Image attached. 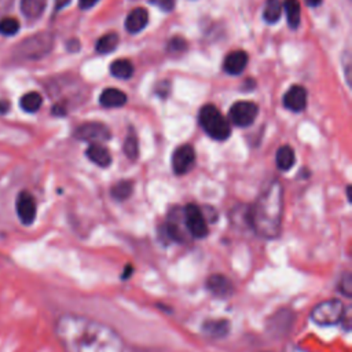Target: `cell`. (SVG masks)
I'll use <instances>...</instances> for the list:
<instances>
[{
    "label": "cell",
    "mask_w": 352,
    "mask_h": 352,
    "mask_svg": "<svg viewBox=\"0 0 352 352\" xmlns=\"http://www.w3.org/2000/svg\"><path fill=\"white\" fill-rule=\"evenodd\" d=\"M55 336L63 352H124L122 337L111 326L96 319L63 314L55 322Z\"/></svg>",
    "instance_id": "obj_1"
},
{
    "label": "cell",
    "mask_w": 352,
    "mask_h": 352,
    "mask_svg": "<svg viewBox=\"0 0 352 352\" xmlns=\"http://www.w3.org/2000/svg\"><path fill=\"white\" fill-rule=\"evenodd\" d=\"M283 217V188L272 180L257 197L246 213L252 230L261 238L274 239L280 234Z\"/></svg>",
    "instance_id": "obj_2"
},
{
    "label": "cell",
    "mask_w": 352,
    "mask_h": 352,
    "mask_svg": "<svg viewBox=\"0 0 352 352\" xmlns=\"http://www.w3.org/2000/svg\"><path fill=\"white\" fill-rule=\"evenodd\" d=\"M54 45V36L48 32L33 34L14 47V56L23 60H37L45 56Z\"/></svg>",
    "instance_id": "obj_3"
},
{
    "label": "cell",
    "mask_w": 352,
    "mask_h": 352,
    "mask_svg": "<svg viewBox=\"0 0 352 352\" xmlns=\"http://www.w3.org/2000/svg\"><path fill=\"white\" fill-rule=\"evenodd\" d=\"M202 129L214 140H226L231 135L228 120L213 104H205L198 114Z\"/></svg>",
    "instance_id": "obj_4"
},
{
    "label": "cell",
    "mask_w": 352,
    "mask_h": 352,
    "mask_svg": "<svg viewBox=\"0 0 352 352\" xmlns=\"http://www.w3.org/2000/svg\"><path fill=\"white\" fill-rule=\"evenodd\" d=\"M346 311L348 309L341 300H324L312 308L311 319L319 326H334L342 322Z\"/></svg>",
    "instance_id": "obj_5"
},
{
    "label": "cell",
    "mask_w": 352,
    "mask_h": 352,
    "mask_svg": "<svg viewBox=\"0 0 352 352\" xmlns=\"http://www.w3.org/2000/svg\"><path fill=\"white\" fill-rule=\"evenodd\" d=\"M182 214H183L186 230L191 238L202 239L208 236L209 228H208L206 217L195 204H187L183 208Z\"/></svg>",
    "instance_id": "obj_6"
},
{
    "label": "cell",
    "mask_w": 352,
    "mask_h": 352,
    "mask_svg": "<svg viewBox=\"0 0 352 352\" xmlns=\"http://www.w3.org/2000/svg\"><path fill=\"white\" fill-rule=\"evenodd\" d=\"M74 138L78 140H82V142H88L89 144H92V143L100 144L102 142H107L111 139V132L104 124L96 122V121H89V122H84L76 128Z\"/></svg>",
    "instance_id": "obj_7"
},
{
    "label": "cell",
    "mask_w": 352,
    "mask_h": 352,
    "mask_svg": "<svg viewBox=\"0 0 352 352\" xmlns=\"http://www.w3.org/2000/svg\"><path fill=\"white\" fill-rule=\"evenodd\" d=\"M258 114V107L250 100H238L228 110L230 121L236 126H249L254 122Z\"/></svg>",
    "instance_id": "obj_8"
},
{
    "label": "cell",
    "mask_w": 352,
    "mask_h": 352,
    "mask_svg": "<svg viewBox=\"0 0 352 352\" xmlns=\"http://www.w3.org/2000/svg\"><path fill=\"white\" fill-rule=\"evenodd\" d=\"M195 162V151L191 144L179 146L172 154V169L176 175L187 173Z\"/></svg>",
    "instance_id": "obj_9"
},
{
    "label": "cell",
    "mask_w": 352,
    "mask_h": 352,
    "mask_svg": "<svg viewBox=\"0 0 352 352\" xmlns=\"http://www.w3.org/2000/svg\"><path fill=\"white\" fill-rule=\"evenodd\" d=\"M15 208H16V214H18L21 223L29 226L34 221L36 213H37V205H36L34 197L30 192H28V191L19 192V195L16 198Z\"/></svg>",
    "instance_id": "obj_10"
},
{
    "label": "cell",
    "mask_w": 352,
    "mask_h": 352,
    "mask_svg": "<svg viewBox=\"0 0 352 352\" xmlns=\"http://www.w3.org/2000/svg\"><path fill=\"white\" fill-rule=\"evenodd\" d=\"M205 285H206L208 292H210V294H213L216 297L227 298L234 294V283L231 282L230 278H227L223 274L209 275Z\"/></svg>",
    "instance_id": "obj_11"
},
{
    "label": "cell",
    "mask_w": 352,
    "mask_h": 352,
    "mask_svg": "<svg viewBox=\"0 0 352 352\" xmlns=\"http://www.w3.org/2000/svg\"><path fill=\"white\" fill-rule=\"evenodd\" d=\"M164 232L166 238H169L173 242H180L186 243L188 241V232L186 230L184 221H183V214H173L169 216L168 221L164 224Z\"/></svg>",
    "instance_id": "obj_12"
},
{
    "label": "cell",
    "mask_w": 352,
    "mask_h": 352,
    "mask_svg": "<svg viewBox=\"0 0 352 352\" xmlns=\"http://www.w3.org/2000/svg\"><path fill=\"white\" fill-rule=\"evenodd\" d=\"M283 106L294 113L302 111L307 106V91L301 85L290 87L283 95Z\"/></svg>",
    "instance_id": "obj_13"
},
{
    "label": "cell",
    "mask_w": 352,
    "mask_h": 352,
    "mask_svg": "<svg viewBox=\"0 0 352 352\" xmlns=\"http://www.w3.org/2000/svg\"><path fill=\"white\" fill-rule=\"evenodd\" d=\"M202 333L208 338H224L230 333V322L226 319H208L202 323Z\"/></svg>",
    "instance_id": "obj_14"
},
{
    "label": "cell",
    "mask_w": 352,
    "mask_h": 352,
    "mask_svg": "<svg viewBox=\"0 0 352 352\" xmlns=\"http://www.w3.org/2000/svg\"><path fill=\"white\" fill-rule=\"evenodd\" d=\"M246 65H248V54L242 50H238V51L230 52L226 56L223 67L228 74L236 76V74H241L245 70Z\"/></svg>",
    "instance_id": "obj_15"
},
{
    "label": "cell",
    "mask_w": 352,
    "mask_h": 352,
    "mask_svg": "<svg viewBox=\"0 0 352 352\" xmlns=\"http://www.w3.org/2000/svg\"><path fill=\"white\" fill-rule=\"evenodd\" d=\"M147 22H148L147 10L138 7L128 14V16L125 19V29L129 33H139L146 28Z\"/></svg>",
    "instance_id": "obj_16"
},
{
    "label": "cell",
    "mask_w": 352,
    "mask_h": 352,
    "mask_svg": "<svg viewBox=\"0 0 352 352\" xmlns=\"http://www.w3.org/2000/svg\"><path fill=\"white\" fill-rule=\"evenodd\" d=\"M99 103L103 107H121L126 103V95L117 88H106L99 96Z\"/></svg>",
    "instance_id": "obj_17"
},
{
    "label": "cell",
    "mask_w": 352,
    "mask_h": 352,
    "mask_svg": "<svg viewBox=\"0 0 352 352\" xmlns=\"http://www.w3.org/2000/svg\"><path fill=\"white\" fill-rule=\"evenodd\" d=\"M85 154L98 166L106 168V166H109L111 164V155L107 151V148L104 146H102V144H98V143L89 144L87 151H85Z\"/></svg>",
    "instance_id": "obj_18"
},
{
    "label": "cell",
    "mask_w": 352,
    "mask_h": 352,
    "mask_svg": "<svg viewBox=\"0 0 352 352\" xmlns=\"http://www.w3.org/2000/svg\"><path fill=\"white\" fill-rule=\"evenodd\" d=\"M47 6V0H21V11L26 18H38Z\"/></svg>",
    "instance_id": "obj_19"
},
{
    "label": "cell",
    "mask_w": 352,
    "mask_h": 352,
    "mask_svg": "<svg viewBox=\"0 0 352 352\" xmlns=\"http://www.w3.org/2000/svg\"><path fill=\"white\" fill-rule=\"evenodd\" d=\"M110 73L116 78L128 80L133 76V65L128 59H116L110 65Z\"/></svg>",
    "instance_id": "obj_20"
},
{
    "label": "cell",
    "mask_w": 352,
    "mask_h": 352,
    "mask_svg": "<svg viewBox=\"0 0 352 352\" xmlns=\"http://www.w3.org/2000/svg\"><path fill=\"white\" fill-rule=\"evenodd\" d=\"M275 161H276V165L279 169L289 170L296 162V155H294L293 148L290 146H280L276 151Z\"/></svg>",
    "instance_id": "obj_21"
},
{
    "label": "cell",
    "mask_w": 352,
    "mask_h": 352,
    "mask_svg": "<svg viewBox=\"0 0 352 352\" xmlns=\"http://www.w3.org/2000/svg\"><path fill=\"white\" fill-rule=\"evenodd\" d=\"M118 41H120V38H118L117 33H114V32L106 33L98 38V41L95 44V50L99 54H110L117 48Z\"/></svg>",
    "instance_id": "obj_22"
},
{
    "label": "cell",
    "mask_w": 352,
    "mask_h": 352,
    "mask_svg": "<svg viewBox=\"0 0 352 352\" xmlns=\"http://www.w3.org/2000/svg\"><path fill=\"white\" fill-rule=\"evenodd\" d=\"M282 6L285 7L289 26L293 29L298 28L300 19H301V8H300L298 0H285Z\"/></svg>",
    "instance_id": "obj_23"
},
{
    "label": "cell",
    "mask_w": 352,
    "mask_h": 352,
    "mask_svg": "<svg viewBox=\"0 0 352 352\" xmlns=\"http://www.w3.org/2000/svg\"><path fill=\"white\" fill-rule=\"evenodd\" d=\"M41 103H43V98L36 91L25 94L19 100L22 110H25L26 113H36L41 107Z\"/></svg>",
    "instance_id": "obj_24"
},
{
    "label": "cell",
    "mask_w": 352,
    "mask_h": 352,
    "mask_svg": "<svg viewBox=\"0 0 352 352\" xmlns=\"http://www.w3.org/2000/svg\"><path fill=\"white\" fill-rule=\"evenodd\" d=\"M282 12V3L280 0H267L263 11V18L268 23H275L279 21Z\"/></svg>",
    "instance_id": "obj_25"
},
{
    "label": "cell",
    "mask_w": 352,
    "mask_h": 352,
    "mask_svg": "<svg viewBox=\"0 0 352 352\" xmlns=\"http://www.w3.org/2000/svg\"><path fill=\"white\" fill-rule=\"evenodd\" d=\"M124 153L126 154V157L132 161H135L139 155V143H138V136L135 133V131L131 128L126 139L124 142Z\"/></svg>",
    "instance_id": "obj_26"
},
{
    "label": "cell",
    "mask_w": 352,
    "mask_h": 352,
    "mask_svg": "<svg viewBox=\"0 0 352 352\" xmlns=\"http://www.w3.org/2000/svg\"><path fill=\"white\" fill-rule=\"evenodd\" d=\"M132 188H133V184L129 180H120L118 183H116L111 187L110 194H111V197L114 199L124 201V199H126L132 194Z\"/></svg>",
    "instance_id": "obj_27"
},
{
    "label": "cell",
    "mask_w": 352,
    "mask_h": 352,
    "mask_svg": "<svg viewBox=\"0 0 352 352\" xmlns=\"http://www.w3.org/2000/svg\"><path fill=\"white\" fill-rule=\"evenodd\" d=\"M19 30V22L15 18L4 16L0 19V34L3 36H14Z\"/></svg>",
    "instance_id": "obj_28"
},
{
    "label": "cell",
    "mask_w": 352,
    "mask_h": 352,
    "mask_svg": "<svg viewBox=\"0 0 352 352\" xmlns=\"http://www.w3.org/2000/svg\"><path fill=\"white\" fill-rule=\"evenodd\" d=\"M337 286H338L337 289H338V292L341 294H344L345 297L351 298L352 297V275H351V272L342 274Z\"/></svg>",
    "instance_id": "obj_29"
},
{
    "label": "cell",
    "mask_w": 352,
    "mask_h": 352,
    "mask_svg": "<svg viewBox=\"0 0 352 352\" xmlns=\"http://www.w3.org/2000/svg\"><path fill=\"white\" fill-rule=\"evenodd\" d=\"M187 47V43L182 38V37H173L169 44H168V50L177 52V51H184V48Z\"/></svg>",
    "instance_id": "obj_30"
},
{
    "label": "cell",
    "mask_w": 352,
    "mask_h": 352,
    "mask_svg": "<svg viewBox=\"0 0 352 352\" xmlns=\"http://www.w3.org/2000/svg\"><path fill=\"white\" fill-rule=\"evenodd\" d=\"M151 4L157 6L162 11H170L175 7V0H148Z\"/></svg>",
    "instance_id": "obj_31"
},
{
    "label": "cell",
    "mask_w": 352,
    "mask_h": 352,
    "mask_svg": "<svg viewBox=\"0 0 352 352\" xmlns=\"http://www.w3.org/2000/svg\"><path fill=\"white\" fill-rule=\"evenodd\" d=\"M283 352H309V351L301 348L300 345H296V344H293V342H289V344L285 345Z\"/></svg>",
    "instance_id": "obj_32"
},
{
    "label": "cell",
    "mask_w": 352,
    "mask_h": 352,
    "mask_svg": "<svg viewBox=\"0 0 352 352\" xmlns=\"http://www.w3.org/2000/svg\"><path fill=\"white\" fill-rule=\"evenodd\" d=\"M14 0H0V14H4L11 10Z\"/></svg>",
    "instance_id": "obj_33"
},
{
    "label": "cell",
    "mask_w": 352,
    "mask_h": 352,
    "mask_svg": "<svg viewBox=\"0 0 352 352\" xmlns=\"http://www.w3.org/2000/svg\"><path fill=\"white\" fill-rule=\"evenodd\" d=\"M98 1H99V0H78V6H80V8H82V10H88V8L94 7Z\"/></svg>",
    "instance_id": "obj_34"
},
{
    "label": "cell",
    "mask_w": 352,
    "mask_h": 352,
    "mask_svg": "<svg viewBox=\"0 0 352 352\" xmlns=\"http://www.w3.org/2000/svg\"><path fill=\"white\" fill-rule=\"evenodd\" d=\"M10 110V102L1 99L0 100V114H6Z\"/></svg>",
    "instance_id": "obj_35"
},
{
    "label": "cell",
    "mask_w": 352,
    "mask_h": 352,
    "mask_svg": "<svg viewBox=\"0 0 352 352\" xmlns=\"http://www.w3.org/2000/svg\"><path fill=\"white\" fill-rule=\"evenodd\" d=\"M132 272H133V268H132V265H126L125 267V271L122 272V279H126V278H129L131 275H132Z\"/></svg>",
    "instance_id": "obj_36"
},
{
    "label": "cell",
    "mask_w": 352,
    "mask_h": 352,
    "mask_svg": "<svg viewBox=\"0 0 352 352\" xmlns=\"http://www.w3.org/2000/svg\"><path fill=\"white\" fill-rule=\"evenodd\" d=\"M69 3H70V0H55V7H56V10H60V8L66 7Z\"/></svg>",
    "instance_id": "obj_37"
},
{
    "label": "cell",
    "mask_w": 352,
    "mask_h": 352,
    "mask_svg": "<svg viewBox=\"0 0 352 352\" xmlns=\"http://www.w3.org/2000/svg\"><path fill=\"white\" fill-rule=\"evenodd\" d=\"M308 6H311V7H316V6H319L320 3H322V0H304Z\"/></svg>",
    "instance_id": "obj_38"
},
{
    "label": "cell",
    "mask_w": 352,
    "mask_h": 352,
    "mask_svg": "<svg viewBox=\"0 0 352 352\" xmlns=\"http://www.w3.org/2000/svg\"><path fill=\"white\" fill-rule=\"evenodd\" d=\"M267 352H271V351H267Z\"/></svg>",
    "instance_id": "obj_39"
}]
</instances>
